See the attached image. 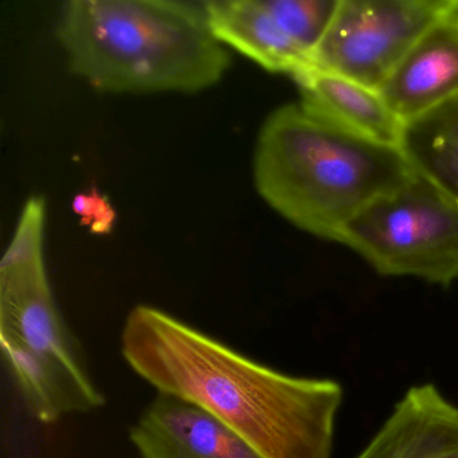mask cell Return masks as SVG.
Wrapping results in <instances>:
<instances>
[{
  "label": "cell",
  "instance_id": "8992f818",
  "mask_svg": "<svg viewBox=\"0 0 458 458\" xmlns=\"http://www.w3.org/2000/svg\"><path fill=\"white\" fill-rule=\"evenodd\" d=\"M130 439L140 458H264L205 410L165 394L131 426Z\"/></svg>",
  "mask_w": 458,
  "mask_h": 458
},
{
  "label": "cell",
  "instance_id": "5b68a950",
  "mask_svg": "<svg viewBox=\"0 0 458 458\" xmlns=\"http://www.w3.org/2000/svg\"><path fill=\"white\" fill-rule=\"evenodd\" d=\"M457 0H340L312 65L379 90L423 33Z\"/></svg>",
  "mask_w": 458,
  "mask_h": 458
},
{
  "label": "cell",
  "instance_id": "4fadbf2b",
  "mask_svg": "<svg viewBox=\"0 0 458 458\" xmlns=\"http://www.w3.org/2000/svg\"><path fill=\"white\" fill-rule=\"evenodd\" d=\"M72 210L93 234L106 235L114 230L116 210L109 198L96 187L74 195Z\"/></svg>",
  "mask_w": 458,
  "mask_h": 458
},
{
  "label": "cell",
  "instance_id": "8fae6325",
  "mask_svg": "<svg viewBox=\"0 0 458 458\" xmlns=\"http://www.w3.org/2000/svg\"><path fill=\"white\" fill-rule=\"evenodd\" d=\"M399 148L415 173L458 202V95L404 123Z\"/></svg>",
  "mask_w": 458,
  "mask_h": 458
},
{
  "label": "cell",
  "instance_id": "9c48e42d",
  "mask_svg": "<svg viewBox=\"0 0 458 458\" xmlns=\"http://www.w3.org/2000/svg\"><path fill=\"white\" fill-rule=\"evenodd\" d=\"M292 80L299 103L313 114L369 140L399 147L403 123L379 90L312 64Z\"/></svg>",
  "mask_w": 458,
  "mask_h": 458
},
{
  "label": "cell",
  "instance_id": "7c38bea8",
  "mask_svg": "<svg viewBox=\"0 0 458 458\" xmlns=\"http://www.w3.org/2000/svg\"><path fill=\"white\" fill-rule=\"evenodd\" d=\"M278 22L312 61L336 14L340 0H267Z\"/></svg>",
  "mask_w": 458,
  "mask_h": 458
},
{
  "label": "cell",
  "instance_id": "ba28073f",
  "mask_svg": "<svg viewBox=\"0 0 458 458\" xmlns=\"http://www.w3.org/2000/svg\"><path fill=\"white\" fill-rule=\"evenodd\" d=\"M356 458H458V407L436 386H415Z\"/></svg>",
  "mask_w": 458,
  "mask_h": 458
},
{
  "label": "cell",
  "instance_id": "277c9868",
  "mask_svg": "<svg viewBox=\"0 0 458 458\" xmlns=\"http://www.w3.org/2000/svg\"><path fill=\"white\" fill-rule=\"evenodd\" d=\"M336 242L380 276L449 286L458 281V202L415 173L353 216Z\"/></svg>",
  "mask_w": 458,
  "mask_h": 458
},
{
  "label": "cell",
  "instance_id": "7a4b0ae2",
  "mask_svg": "<svg viewBox=\"0 0 458 458\" xmlns=\"http://www.w3.org/2000/svg\"><path fill=\"white\" fill-rule=\"evenodd\" d=\"M57 36L71 71L104 93L202 92L232 65L203 2L72 0Z\"/></svg>",
  "mask_w": 458,
  "mask_h": 458
},
{
  "label": "cell",
  "instance_id": "3957f363",
  "mask_svg": "<svg viewBox=\"0 0 458 458\" xmlns=\"http://www.w3.org/2000/svg\"><path fill=\"white\" fill-rule=\"evenodd\" d=\"M414 174L399 147L350 132L300 103L270 112L254 148L259 197L297 229L334 242L353 216Z\"/></svg>",
  "mask_w": 458,
  "mask_h": 458
},
{
  "label": "cell",
  "instance_id": "52a82bcc",
  "mask_svg": "<svg viewBox=\"0 0 458 458\" xmlns=\"http://www.w3.org/2000/svg\"><path fill=\"white\" fill-rule=\"evenodd\" d=\"M379 92L403 124L458 95V0L412 45Z\"/></svg>",
  "mask_w": 458,
  "mask_h": 458
},
{
  "label": "cell",
  "instance_id": "6da1fadb",
  "mask_svg": "<svg viewBox=\"0 0 458 458\" xmlns=\"http://www.w3.org/2000/svg\"><path fill=\"white\" fill-rule=\"evenodd\" d=\"M122 353L159 394L205 410L262 457L331 458L335 380L283 374L151 305L131 310Z\"/></svg>",
  "mask_w": 458,
  "mask_h": 458
},
{
  "label": "cell",
  "instance_id": "30bf717a",
  "mask_svg": "<svg viewBox=\"0 0 458 458\" xmlns=\"http://www.w3.org/2000/svg\"><path fill=\"white\" fill-rule=\"evenodd\" d=\"M203 7L214 37L265 71L293 77L312 64L284 30L267 0H206Z\"/></svg>",
  "mask_w": 458,
  "mask_h": 458
}]
</instances>
